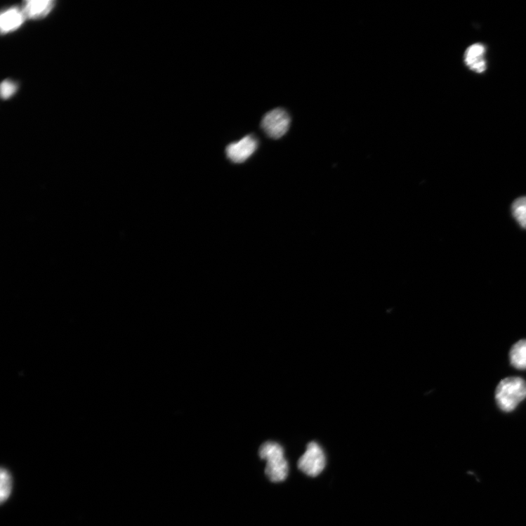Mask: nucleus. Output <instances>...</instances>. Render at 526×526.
<instances>
[{
	"mask_svg": "<svg viewBox=\"0 0 526 526\" xmlns=\"http://www.w3.org/2000/svg\"><path fill=\"white\" fill-rule=\"evenodd\" d=\"M291 119L283 108H276L268 112L263 118L261 126L265 134L271 138L280 139L289 131Z\"/></svg>",
	"mask_w": 526,
	"mask_h": 526,
	"instance_id": "obj_4",
	"label": "nucleus"
},
{
	"mask_svg": "<svg viewBox=\"0 0 526 526\" xmlns=\"http://www.w3.org/2000/svg\"><path fill=\"white\" fill-rule=\"evenodd\" d=\"M13 479L9 471L6 468L1 471V487H0V497L4 503L10 497L12 492Z\"/></svg>",
	"mask_w": 526,
	"mask_h": 526,
	"instance_id": "obj_11",
	"label": "nucleus"
},
{
	"mask_svg": "<svg viewBox=\"0 0 526 526\" xmlns=\"http://www.w3.org/2000/svg\"><path fill=\"white\" fill-rule=\"evenodd\" d=\"M15 91L16 86L14 83L8 81L3 82L1 85V95L3 98H9L15 93Z\"/></svg>",
	"mask_w": 526,
	"mask_h": 526,
	"instance_id": "obj_12",
	"label": "nucleus"
},
{
	"mask_svg": "<svg viewBox=\"0 0 526 526\" xmlns=\"http://www.w3.org/2000/svg\"><path fill=\"white\" fill-rule=\"evenodd\" d=\"M259 455L266 461L265 473L271 482L278 483L286 480L289 466L284 450L280 444L274 442L264 443L260 448Z\"/></svg>",
	"mask_w": 526,
	"mask_h": 526,
	"instance_id": "obj_1",
	"label": "nucleus"
},
{
	"mask_svg": "<svg viewBox=\"0 0 526 526\" xmlns=\"http://www.w3.org/2000/svg\"><path fill=\"white\" fill-rule=\"evenodd\" d=\"M53 6V2L49 0L44 1H27L25 4L22 10L26 18L29 19H38L46 15Z\"/></svg>",
	"mask_w": 526,
	"mask_h": 526,
	"instance_id": "obj_8",
	"label": "nucleus"
},
{
	"mask_svg": "<svg viewBox=\"0 0 526 526\" xmlns=\"http://www.w3.org/2000/svg\"><path fill=\"white\" fill-rule=\"evenodd\" d=\"M526 398V382L520 377H508L501 381L496 390L499 407L511 412Z\"/></svg>",
	"mask_w": 526,
	"mask_h": 526,
	"instance_id": "obj_2",
	"label": "nucleus"
},
{
	"mask_svg": "<svg viewBox=\"0 0 526 526\" xmlns=\"http://www.w3.org/2000/svg\"><path fill=\"white\" fill-rule=\"evenodd\" d=\"M511 364L517 369H526V340H520L514 344L510 353Z\"/></svg>",
	"mask_w": 526,
	"mask_h": 526,
	"instance_id": "obj_9",
	"label": "nucleus"
},
{
	"mask_svg": "<svg viewBox=\"0 0 526 526\" xmlns=\"http://www.w3.org/2000/svg\"><path fill=\"white\" fill-rule=\"evenodd\" d=\"M26 17L22 11L18 8H11L1 15V31L8 32L20 27L24 22Z\"/></svg>",
	"mask_w": 526,
	"mask_h": 526,
	"instance_id": "obj_7",
	"label": "nucleus"
},
{
	"mask_svg": "<svg viewBox=\"0 0 526 526\" xmlns=\"http://www.w3.org/2000/svg\"><path fill=\"white\" fill-rule=\"evenodd\" d=\"M465 63L471 70L482 74L486 70L485 48L480 44L469 46L465 53Z\"/></svg>",
	"mask_w": 526,
	"mask_h": 526,
	"instance_id": "obj_6",
	"label": "nucleus"
},
{
	"mask_svg": "<svg viewBox=\"0 0 526 526\" xmlns=\"http://www.w3.org/2000/svg\"><path fill=\"white\" fill-rule=\"evenodd\" d=\"M298 465L308 476L315 478L321 474L326 465V458L320 445L315 442L308 444Z\"/></svg>",
	"mask_w": 526,
	"mask_h": 526,
	"instance_id": "obj_3",
	"label": "nucleus"
},
{
	"mask_svg": "<svg viewBox=\"0 0 526 526\" xmlns=\"http://www.w3.org/2000/svg\"><path fill=\"white\" fill-rule=\"evenodd\" d=\"M258 147V139L251 135L245 136L238 142L232 143L226 148L228 158L235 164H241L254 153Z\"/></svg>",
	"mask_w": 526,
	"mask_h": 526,
	"instance_id": "obj_5",
	"label": "nucleus"
},
{
	"mask_svg": "<svg viewBox=\"0 0 526 526\" xmlns=\"http://www.w3.org/2000/svg\"><path fill=\"white\" fill-rule=\"evenodd\" d=\"M512 213L520 227L526 229V197L515 199L512 205Z\"/></svg>",
	"mask_w": 526,
	"mask_h": 526,
	"instance_id": "obj_10",
	"label": "nucleus"
}]
</instances>
